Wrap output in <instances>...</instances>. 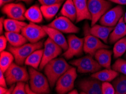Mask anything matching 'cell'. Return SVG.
I'll list each match as a JSON object with an SVG mask.
<instances>
[{
	"mask_svg": "<svg viewBox=\"0 0 126 94\" xmlns=\"http://www.w3.org/2000/svg\"><path fill=\"white\" fill-rule=\"evenodd\" d=\"M71 67L62 57L53 59L46 65L44 68V74L48 80L50 87H54L59 78Z\"/></svg>",
	"mask_w": 126,
	"mask_h": 94,
	"instance_id": "6da1fadb",
	"label": "cell"
},
{
	"mask_svg": "<svg viewBox=\"0 0 126 94\" xmlns=\"http://www.w3.org/2000/svg\"><path fill=\"white\" fill-rule=\"evenodd\" d=\"M43 45V42L40 41L35 43H27L16 47L9 45L7 49L14 55L15 63L22 66L24 64L27 57L32 53L37 50L41 49Z\"/></svg>",
	"mask_w": 126,
	"mask_h": 94,
	"instance_id": "7a4b0ae2",
	"label": "cell"
},
{
	"mask_svg": "<svg viewBox=\"0 0 126 94\" xmlns=\"http://www.w3.org/2000/svg\"><path fill=\"white\" fill-rule=\"evenodd\" d=\"M30 75L29 86L31 90L36 93H50V84L45 75L32 67L28 68Z\"/></svg>",
	"mask_w": 126,
	"mask_h": 94,
	"instance_id": "3957f363",
	"label": "cell"
},
{
	"mask_svg": "<svg viewBox=\"0 0 126 94\" xmlns=\"http://www.w3.org/2000/svg\"><path fill=\"white\" fill-rule=\"evenodd\" d=\"M7 84L12 86L18 82H26L30 80L29 73L25 67L13 63L4 73Z\"/></svg>",
	"mask_w": 126,
	"mask_h": 94,
	"instance_id": "277c9868",
	"label": "cell"
},
{
	"mask_svg": "<svg viewBox=\"0 0 126 94\" xmlns=\"http://www.w3.org/2000/svg\"><path fill=\"white\" fill-rule=\"evenodd\" d=\"M75 68L71 67L59 78L56 84V90L58 94H67L74 88V83L77 78Z\"/></svg>",
	"mask_w": 126,
	"mask_h": 94,
	"instance_id": "5b68a950",
	"label": "cell"
},
{
	"mask_svg": "<svg viewBox=\"0 0 126 94\" xmlns=\"http://www.w3.org/2000/svg\"><path fill=\"white\" fill-rule=\"evenodd\" d=\"M88 7L92 16L91 26H94L111 8V2L106 0H88Z\"/></svg>",
	"mask_w": 126,
	"mask_h": 94,
	"instance_id": "8992f818",
	"label": "cell"
},
{
	"mask_svg": "<svg viewBox=\"0 0 126 94\" xmlns=\"http://www.w3.org/2000/svg\"><path fill=\"white\" fill-rule=\"evenodd\" d=\"M70 64L77 67V71L80 73H94L101 70L102 68L90 55L70 61Z\"/></svg>",
	"mask_w": 126,
	"mask_h": 94,
	"instance_id": "52a82bcc",
	"label": "cell"
},
{
	"mask_svg": "<svg viewBox=\"0 0 126 94\" xmlns=\"http://www.w3.org/2000/svg\"><path fill=\"white\" fill-rule=\"evenodd\" d=\"M88 27V24L86 23L84 28L85 34V37L84 38V52L87 55L94 56L95 53L99 50L109 49V46L103 43L99 38L89 33Z\"/></svg>",
	"mask_w": 126,
	"mask_h": 94,
	"instance_id": "ba28073f",
	"label": "cell"
},
{
	"mask_svg": "<svg viewBox=\"0 0 126 94\" xmlns=\"http://www.w3.org/2000/svg\"><path fill=\"white\" fill-rule=\"evenodd\" d=\"M44 53L43 56L40 66L39 67V70H43L45 66L49 61L56 59L62 53L63 49L56 43H54L50 38L46 40L44 44Z\"/></svg>",
	"mask_w": 126,
	"mask_h": 94,
	"instance_id": "9c48e42d",
	"label": "cell"
},
{
	"mask_svg": "<svg viewBox=\"0 0 126 94\" xmlns=\"http://www.w3.org/2000/svg\"><path fill=\"white\" fill-rule=\"evenodd\" d=\"M68 48L63 54L67 59H70L74 56H80L84 51V39L74 34H70L67 38Z\"/></svg>",
	"mask_w": 126,
	"mask_h": 94,
	"instance_id": "30bf717a",
	"label": "cell"
},
{
	"mask_svg": "<svg viewBox=\"0 0 126 94\" xmlns=\"http://www.w3.org/2000/svg\"><path fill=\"white\" fill-rule=\"evenodd\" d=\"M21 33L27 38L28 41L32 43L40 42L47 35L43 26H40L32 22H30L24 27Z\"/></svg>",
	"mask_w": 126,
	"mask_h": 94,
	"instance_id": "8fae6325",
	"label": "cell"
},
{
	"mask_svg": "<svg viewBox=\"0 0 126 94\" xmlns=\"http://www.w3.org/2000/svg\"><path fill=\"white\" fill-rule=\"evenodd\" d=\"M124 9L121 6L118 5L108 10L100 19V23L102 26L109 27H114L123 17Z\"/></svg>",
	"mask_w": 126,
	"mask_h": 94,
	"instance_id": "7c38bea8",
	"label": "cell"
},
{
	"mask_svg": "<svg viewBox=\"0 0 126 94\" xmlns=\"http://www.w3.org/2000/svg\"><path fill=\"white\" fill-rule=\"evenodd\" d=\"M2 11L9 18L23 21L26 20V9L22 3H10L2 7Z\"/></svg>",
	"mask_w": 126,
	"mask_h": 94,
	"instance_id": "4fadbf2b",
	"label": "cell"
},
{
	"mask_svg": "<svg viewBox=\"0 0 126 94\" xmlns=\"http://www.w3.org/2000/svg\"><path fill=\"white\" fill-rule=\"evenodd\" d=\"M48 26L64 33H77L80 30L79 28L76 26L71 20L63 16L55 19L48 24Z\"/></svg>",
	"mask_w": 126,
	"mask_h": 94,
	"instance_id": "5bb4252c",
	"label": "cell"
},
{
	"mask_svg": "<svg viewBox=\"0 0 126 94\" xmlns=\"http://www.w3.org/2000/svg\"><path fill=\"white\" fill-rule=\"evenodd\" d=\"M78 85L81 91L86 94H102L101 81L91 77L80 81Z\"/></svg>",
	"mask_w": 126,
	"mask_h": 94,
	"instance_id": "9a60e30c",
	"label": "cell"
},
{
	"mask_svg": "<svg viewBox=\"0 0 126 94\" xmlns=\"http://www.w3.org/2000/svg\"><path fill=\"white\" fill-rule=\"evenodd\" d=\"M49 38L52 40L54 43L60 46L63 50L66 51L68 48V42L62 32L56 29L51 28L48 26H43Z\"/></svg>",
	"mask_w": 126,
	"mask_h": 94,
	"instance_id": "2e32d148",
	"label": "cell"
},
{
	"mask_svg": "<svg viewBox=\"0 0 126 94\" xmlns=\"http://www.w3.org/2000/svg\"><path fill=\"white\" fill-rule=\"evenodd\" d=\"M114 27H109L102 25L95 24L91 28L88 27V32L92 35L102 40L104 43H107L109 38L110 34L111 33Z\"/></svg>",
	"mask_w": 126,
	"mask_h": 94,
	"instance_id": "e0dca14e",
	"label": "cell"
},
{
	"mask_svg": "<svg viewBox=\"0 0 126 94\" xmlns=\"http://www.w3.org/2000/svg\"><path fill=\"white\" fill-rule=\"evenodd\" d=\"M113 52L108 49H102L97 51L94 55L96 60L103 68L111 69V56Z\"/></svg>",
	"mask_w": 126,
	"mask_h": 94,
	"instance_id": "ac0fdd59",
	"label": "cell"
},
{
	"mask_svg": "<svg viewBox=\"0 0 126 94\" xmlns=\"http://www.w3.org/2000/svg\"><path fill=\"white\" fill-rule=\"evenodd\" d=\"M126 36V23L124 21L123 16L122 17L119 22L114 27V29L110 33L109 41L110 43L113 44L118 40Z\"/></svg>",
	"mask_w": 126,
	"mask_h": 94,
	"instance_id": "d6986e66",
	"label": "cell"
},
{
	"mask_svg": "<svg viewBox=\"0 0 126 94\" xmlns=\"http://www.w3.org/2000/svg\"><path fill=\"white\" fill-rule=\"evenodd\" d=\"M76 10V20L78 23L84 20H92V16L88 7L87 2L74 1Z\"/></svg>",
	"mask_w": 126,
	"mask_h": 94,
	"instance_id": "ffe728a7",
	"label": "cell"
},
{
	"mask_svg": "<svg viewBox=\"0 0 126 94\" xmlns=\"http://www.w3.org/2000/svg\"><path fill=\"white\" fill-rule=\"evenodd\" d=\"M119 73L116 72L111 69H106L101 70L98 72L93 73L91 75V77L96 78L100 81L101 82H110L115 79L119 76Z\"/></svg>",
	"mask_w": 126,
	"mask_h": 94,
	"instance_id": "44dd1931",
	"label": "cell"
},
{
	"mask_svg": "<svg viewBox=\"0 0 126 94\" xmlns=\"http://www.w3.org/2000/svg\"><path fill=\"white\" fill-rule=\"evenodd\" d=\"M43 15L40 7L37 5H33L27 10L25 13V18L30 22L34 23H40L43 22Z\"/></svg>",
	"mask_w": 126,
	"mask_h": 94,
	"instance_id": "7402d4cb",
	"label": "cell"
},
{
	"mask_svg": "<svg viewBox=\"0 0 126 94\" xmlns=\"http://www.w3.org/2000/svg\"><path fill=\"white\" fill-rule=\"evenodd\" d=\"M61 14L72 22L76 20V10L74 0H66L61 10Z\"/></svg>",
	"mask_w": 126,
	"mask_h": 94,
	"instance_id": "603a6c76",
	"label": "cell"
},
{
	"mask_svg": "<svg viewBox=\"0 0 126 94\" xmlns=\"http://www.w3.org/2000/svg\"><path fill=\"white\" fill-rule=\"evenodd\" d=\"M27 25L26 23L13 19H6L4 20V29L6 32L19 33L22 32L24 27Z\"/></svg>",
	"mask_w": 126,
	"mask_h": 94,
	"instance_id": "cb8c5ba5",
	"label": "cell"
},
{
	"mask_svg": "<svg viewBox=\"0 0 126 94\" xmlns=\"http://www.w3.org/2000/svg\"><path fill=\"white\" fill-rule=\"evenodd\" d=\"M43 53L44 49H41L35 51L27 57L24 64L37 70V69H39L43 59Z\"/></svg>",
	"mask_w": 126,
	"mask_h": 94,
	"instance_id": "d4e9b609",
	"label": "cell"
},
{
	"mask_svg": "<svg viewBox=\"0 0 126 94\" xmlns=\"http://www.w3.org/2000/svg\"><path fill=\"white\" fill-rule=\"evenodd\" d=\"M5 36L10 45L13 47H19L27 43L28 40L22 34L14 32H6Z\"/></svg>",
	"mask_w": 126,
	"mask_h": 94,
	"instance_id": "484cf974",
	"label": "cell"
},
{
	"mask_svg": "<svg viewBox=\"0 0 126 94\" xmlns=\"http://www.w3.org/2000/svg\"><path fill=\"white\" fill-rule=\"evenodd\" d=\"M15 60L14 56L10 51H3L0 54V68L3 73L7 70Z\"/></svg>",
	"mask_w": 126,
	"mask_h": 94,
	"instance_id": "4316f807",
	"label": "cell"
},
{
	"mask_svg": "<svg viewBox=\"0 0 126 94\" xmlns=\"http://www.w3.org/2000/svg\"><path fill=\"white\" fill-rule=\"evenodd\" d=\"M62 3H57L51 5H41L40 7L43 16L47 20H50L54 18L61 6Z\"/></svg>",
	"mask_w": 126,
	"mask_h": 94,
	"instance_id": "83f0119b",
	"label": "cell"
},
{
	"mask_svg": "<svg viewBox=\"0 0 126 94\" xmlns=\"http://www.w3.org/2000/svg\"><path fill=\"white\" fill-rule=\"evenodd\" d=\"M115 94H126V76L121 75L116 77L112 82Z\"/></svg>",
	"mask_w": 126,
	"mask_h": 94,
	"instance_id": "f1b7e54d",
	"label": "cell"
},
{
	"mask_svg": "<svg viewBox=\"0 0 126 94\" xmlns=\"http://www.w3.org/2000/svg\"><path fill=\"white\" fill-rule=\"evenodd\" d=\"M113 54L115 59L119 58L126 52V36L116 42L113 47Z\"/></svg>",
	"mask_w": 126,
	"mask_h": 94,
	"instance_id": "f546056e",
	"label": "cell"
},
{
	"mask_svg": "<svg viewBox=\"0 0 126 94\" xmlns=\"http://www.w3.org/2000/svg\"><path fill=\"white\" fill-rule=\"evenodd\" d=\"M112 69L126 76V60L118 59L112 66Z\"/></svg>",
	"mask_w": 126,
	"mask_h": 94,
	"instance_id": "4dcf8cb0",
	"label": "cell"
},
{
	"mask_svg": "<svg viewBox=\"0 0 126 94\" xmlns=\"http://www.w3.org/2000/svg\"><path fill=\"white\" fill-rule=\"evenodd\" d=\"M26 85L25 82L17 83L11 94H27L26 90Z\"/></svg>",
	"mask_w": 126,
	"mask_h": 94,
	"instance_id": "1f68e13d",
	"label": "cell"
},
{
	"mask_svg": "<svg viewBox=\"0 0 126 94\" xmlns=\"http://www.w3.org/2000/svg\"><path fill=\"white\" fill-rule=\"evenodd\" d=\"M102 94H115V89L112 85L109 82L102 83Z\"/></svg>",
	"mask_w": 126,
	"mask_h": 94,
	"instance_id": "d6a6232c",
	"label": "cell"
},
{
	"mask_svg": "<svg viewBox=\"0 0 126 94\" xmlns=\"http://www.w3.org/2000/svg\"><path fill=\"white\" fill-rule=\"evenodd\" d=\"M41 5H51L57 3H62L64 0H38Z\"/></svg>",
	"mask_w": 126,
	"mask_h": 94,
	"instance_id": "836d02e7",
	"label": "cell"
},
{
	"mask_svg": "<svg viewBox=\"0 0 126 94\" xmlns=\"http://www.w3.org/2000/svg\"><path fill=\"white\" fill-rule=\"evenodd\" d=\"M7 40L5 36L1 35L0 37V51H5L7 47Z\"/></svg>",
	"mask_w": 126,
	"mask_h": 94,
	"instance_id": "e575fe53",
	"label": "cell"
},
{
	"mask_svg": "<svg viewBox=\"0 0 126 94\" xmlns=\"http://www.w3.org/2000/svg\"><path fill=\"white\" fill-rule=\"evenodd\" d=\"M7 82L4 75V73L0 70V86L2 87L7 88Z\"/></svg>",
	"mask_w": 126,
	"mask_h": 94,
	"instance_id": "d590c367",
	"label": "cell"
},
{
	"mask_svg": "<svg viewBox=\"0 0 126 94\" xmlns=\"http://www.w3.org/2000/svg\"><path fill=\"white\" fill-rule=\"evenodd\" d=\"M4 20H5L4 17L2 16L1 19H0V33H1V34H3V27H4Z\"/></svg>",
	"mask_w": 126,
	"mask_h": 94,
	"instance_id": "8d00e7d4",
	"label": "cell"
},
{
	"mask_svg": "<svg viewBox=\"0 0 126 94\" xmlns=\"http://www.w3.org/2000/svg\"><path fill=\"white\" fill-rule=\"evenodd\" d=\"M108 1L121 5H126V0H108Z\"/></svg>",
	"mask_w": 126,
	"mask_h": 94,
	"instance_id": "74e56055",
	"label": "cell"
},
{
	"mask_svg": "<svg viewBox=\"0 0 126 94\" xmlns=\"http://www.w3.org/2000/svg\"><path fill=\"white\" fill-rule=\"evenodd\" d=\"M15 0H0V6L1 7H2L3 6L8 4V3H13Z\"/></svg>",
	"mask_w": 126,
	"mask_h": 94,
	"instance_id": "f35d334b",
	"label": "cell"
},
{
	"mask_svg": "<svg viewBox=\"0 0 126 94\" xmlns=\"http://www.w3.org/2000/svg\"><path fill=\"white\" fill-rule=\"evenodd\" d=\"M26 92H27V94H45L36 93H35V92L32 91L30 89L29 85H28V84H26Z\"/></svg>",
	"mask_w": 126,
	"mask_h": 94,
	"instance_id": "ab89813d",
	"label": "cell"
},
{
	"mask_svg": "<svg viewBox=\"0 0 126 94\" xmlns=\"http://www.w3.org/2000/svg\"><path fill=\"white\" fill-rule=\"evenodd\" d=\"M9 89L6 87H3L1 86L0 87V94H5L8 91Z\"/></svg>",
	"mask_w": 126,
	"mask_h": 94,
	"instance_id": "60d3db41",
	"label": "cell"
},
{
	"mask_svg": "<svg viewBox=\"0 0 126 94\" xmlns=\"http://www.w3.org/2000/svg\"><path fill=\"white\" fill-rule=\"evenodd\" d=\"M15 85H16V84H14V85L11 86L10 87L8 91H7L5 94H12L13 90H14L15 86Z\"/></svg>",
	"mask_w": 126,
	"mask_h": 94,
	"instance_id": "b9f144b4",
	"label": "cell"
},
{
	"mask_svg": "<svg viewBox=\"0 0 126 94\" xmlns=\"http://www.w3.org/2000/svg\"><path fill=\"white\" fill-rule=\"evenodd\" d=\"M33 0H16L17 2H19V1H22V2H24L27 4H30L33 1Z\"/></svg>",
	"mask_w": 126,
	"mask_h": 94,
	"instance_id": "7bdbcfd3",
	"label": "cell"
},
{
	"mask_svg": "<svg viewBox=\"0 0 126 94\" xmlns=\"http://www.w3.org/2000/svg\"><path fill=\"white\" fill-rule=\"evenodd\" d=\"M68 94H79V93H78L76 90H72L71 91L69 92V93H68Z\"/></svg>",
	"mask_w": 126,
	"mask_h": 94,
	"instance_id": "ee69618b",
	"label": "cell"
},
{
	"mask_svg": "<svg viewBox=\"0 0 126 94\" xmlns=\"http://www.w3.org/2000/svg\"><path fill=\"white\" fill-rule=\"evenodd\" d=\"M123 18H124V21H125V22L126 23V12L125 14V16H123Z\"/></svg>",
	"mask_w": 126,
	"mask_h": 94,
	"instance_id": "f6af8a7d",
	"label": "cell"
},
{
	"mask_svg": "<svg viewBox=\"0 0 126 94\" xmlns=\"http://www.w3.org/2000/svg\"><path fill=\"white\" fill-rule=\"evenodd\" d=\"M74 1H85V2H87L88 0H74Z\"/></svg>",
	"mask_w": 126,
	"mask_h": 94,
	"instance_id": "bcb514c9",
	"label": "cell"
},
{
	"mask_svg": "<svg viewBox=\"0 0 126 94\" xmlns=\"http://www.w3.org/2000/svg\"><path fill=\"white\" fill-rule=\"evenodd\" d=\"M80 94H86L85 93H84V92H83V91H81V93H80Z\"/></svg>",
	"mask_w": 126,
	"mask_h": 94,
	"instance_id": "7dc6e473",
	"label": "cell"
},
{
	"mask_svg": "<svg viewBox=\"0 0 126 94\" xmlns=\"http://www.w3.org/2000/svg\"><path fill=\"white\" fill-rule=\"evenodd\" d=\"M125 58L126 59V54H125Z\"/></svg>",
	"mask_w": 126,
	"mask_h": 94,
	"instance_id": "c3c4849f",
	"label": "cell"
}]
</instances>
